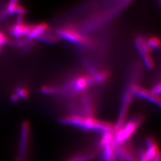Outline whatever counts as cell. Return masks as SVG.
<instances>
[{"instance_id":"obj_11","label":"cell","mask_w":161,"mask_h":161,"mask_svg":"<svg viewBox=\"0 0 161 161\" xmlns=\"http://www.w3.org/2000/svg\"><path fill=\"white\" fill-rule=\"evenodd\" d=\"M48 25L46 23H42L32 25L31 29L27 36L29 38H39L41 35L44 34L48 29Z\"/></svg>"},{"instance_id":"obj_8","label":"cell","mask_w":161,"mask_h":161,"mask_svg":"<svg viewBox=\"0 0 161 161\" xmlns=\"http://www.w3.org/2000/svg\"><path fill=\"white\" fill-rule=\"evenodd\" d=\"M133 95H136L140 97L149 100L150 102L157 104L159 106L161 105V98L159 96L154 94L148 90L137 85H134L130 88Z\"/></svg>"},{"instance_id":"obj_1","label":"cell","mask_w":161,"mask_h":161,"mask_svg":"<svg viewBox=\"0 0 161 161\" xmlns=\"http://www.w3.org/2000/svg\"><path fill=\"white\" fill-rule=\"evenodd\" d=\"M60 122L80 128L85 131H92L101 134L107 132H115V125L106 121L94 118L84 117L79 115H70L60 119Z\"/></svg>"},{"instance_id":"obj_14","label":"cell","mask_w":161,"mask_h":161,"mask_svg":"<svg viewBox=\"0 0 161 161\" xmlns=\"http://www.w3.org/2000/svg\"><path fill=\"white\" fill-rule=\"evenodd\" d=\"M8 10L12 13H18L22 14L25 11L23 7L18 4L17 1H12L8 6Z\"/></svg>"},{"instance_id":"obj_9","label":"cell","mask_w":161,"mask_h":161,"mask_svg":"<svg viewBox=\"0 0 161 161\" xmlns=\"http://www.w3.org/2000/svg\"><path fill=\"white\" fill-rule=\"evenodd\" d=\"M99 152L98 148L94 149L85 150L72 154L65 161H91L94 159Z\"/></svg>"},{"instance_id":"obj_15","label":"cell","mask_w":161,"mask_h":161,"mask_svg":"<svg viewBox=\"0 0 161 161\" xmlns=\"http://www.w3.org/2000/svg\"><path fill=\"white\" fill-rule=\"evenodd\" d=\"M147 43L151 49L154 48L156 50H159L161 48L160 40L156 37L150 38L149 40L147 41Z\"/></svg>"},{"instance_id":"obj_4","label":"cell","mask_w":161,"mask_h":161,"mask_svg":"<svg viewBox=\"0 0 161 161\" xmlns=\"http://www.w3.org/2000/svg\"><path fill=\"white\" fill-rule=\"evenodd\" d=\"M30 152V125L24 122L20 132V137L15 161H29Z\"/></svg>"},{"instance_id":"obj_6","label":"cell","mask_w":161,"mask_h":161,"mask_svg":"<svg viewBox=\"0 0 161 161\" xmlns=\"http://www.w3.org/2000/svg\"><path fill=\"white\" fill-rule=\"evenodd\" d=\"M59 35L69 41L72 43H75L80 45H86L89 42V41L86 38L78 32L75 29L71 28H63L58 31Z\"/></svg>"},{"instance_id":"obj_2","label":"cell","mask_w":161,"mask_h":161,"mask_svg":"<svg viewBox=\"0 0 161 161\" xmlns=\"http://www.w3.org/2000/svg\"><path fill=\"white\" fill-rule=\"evenodd\" d=\"M97 147L99 152H102V161H118L115 150V132L102 134Z\"/></svg>"},{"instance_id":"obj_18","label":"cell","mask_w":161,"mask_h":161,"mask_svg":"<svg viewBox=\"0 0 161 161\" xmlns=\"http://www.w3.org/2000/svg\"><path fill=\"white\" fill-rule=\"evenodd\" d=\"M16 94L19 98H26L28 96V90L24 87H19L16 90Z\"/></svg>"},{"instance_id":"obj_17","label":"cell","mask_w":161,"mask_h":161,"mask_svg":"<svg viewBox=\"0 0 161 161\" xmlns=\"http://www.w3.org/2000/svg\"><path fill=\"white\" fill-rule=\"evenodd\" d=\"M40 38L41 40L44 41V42H54L57 41V38L52 35L45 34H43L42 35H41L38 38Z\"/></svg>"},{"instance_id":"obj_20","label":"cell","mask_w":161,"mask_h":161,"mask_svg":"<svg viewBox=\"0 0 161 161\" xmlns=\"http://www.w3.org/2000/svg\"><path fill=\"white\" fill-rule=\"evenodd\" d=\"M7 41H8V38L6 36V35L0 32V46H2L3 44L7 42Z\"/></svg>"},{"instance_id":"obj_7","label":"cell","mask_w":161,"mask_h":161,"mask_svg":"<svg viewBox=\"0 0 161 161\" xmlns=\"http://www.w3.org/2000/svg\"><path fill=\"white\" fill-rule=\"evenodd\" d=\"M94 81L90 76H79L72 80L68 88L73 92H80L84 91L91 86Z\"/></svg>"},{"instance_id":"obj_3","label":"cell","mask_w":161,"mask_h":161,"mask_svg":"<svg viewBox=\"0 0 161 161\" xmlns=\"http://www.w3.org/2000/svg\"><path fill=\"white\" fill-rule=\"evenodd\" d=\"M143 119L142 116H136L125 122L121 129L115 133V144H122L127 142L136 132Z\"/></svg>"},{"instance_id":"obj_12","label":"cell","mask_w":161,"mask_h":161,"mask_svg":"<svg viewBox=\"0 0 161 161\" xmlns=\"http://www.w3.org/2000/svg\"><path fill=\"white\" fill-rule=\"evenodd\" d=\"M135 44L138 50V52L142 56L143 62H144L145 65L146 66V67L150 69H153L154 67V63H153V61L151 58L149 53H147V52L144 51V50L142 48V47L140 46V45L139 44L138 41L136 40L135 41Z\"/></svg>"},{"instance_id":"obj_13","label":"cell","mask_w":161,"mask_h":161,"mask_svg":"<svg viewBox=\"0 0 161 161\" xmlns=\"http://www.w3.org/2000/svg\"><path fill=\"white\" fill-rule=\"evenodd\" d=\"M31 26L32 25L24 24L21 22H19L13 27V33L17 36H19L23 35H26L27 36L31 31Z\"/></svg>"},{"instance_id":"obj_10","label":"cell","mask_w":161,"mask_h":161,"mask_svg":"<svg viewBox=\"0 0 161 161\" xmlns=\"http://www.w3.org/2000/svg\"><path fill=\"white\" fill-rule=\"evenodd\" d=\"M146 149L144 150L145 155L149 161H152L156 156L160 155L159 149L155 139L148 137L146 141Z\"/></svg>"},{"instance_id":"obj_5","label":"cell","mask_w":161,"mask_h":161,"mask_svg":"<svg viewBox=\"0 0 161 161\" xmlns=\"http://www.w3.org/2000/svg\"><path fill=\"white\" fill-rule=\"evenodd\" d=\"M133 94L129 89L124 96L123 102L119 114L118 118L115 125V133L120 130L126 122L127 114L132 100Z\"/></svg>"},{"instance_id":"obj_19","label":"cell","mask_w":161,"mask_h":161,"mask_svg":"<svg viewBox=\"0 0 161 161\" xmlns=\"http://www.w3.org/2000/svg\"><path fill=\"white\" fill-rule=\"evenodd\" d=\"M161 84L158 83L154 86L152 89V90L151 91L153 92L154 94H155L156 96H159V94H161Z\"/></svg>"},{"instance_id":"obj_21","label":"cell","mask_w":161,"mask_h":161,"mask_svg":"<svg viewBox=\"0 0 161 161\" xmlns=\"http://www.w3.org/2000/svg\"><path fill=\"white\" fill-rule=\"evenodd\" d=\"M152 161H161V155H159L156 156L155 158Z\"/></svg>"},{"instance_id":"obj_16","label":"cell","mask_w":161,"mask_h":161,"mask_svg":"<svg viewBox=\"0 0 161 161\" xmlns=\"http://www.w3.org/2000/svg\"><path fill=\"white\" fill-rule=\"evenodd\" d=\"M41 92L44 94H54L58 92V88L56 86H45L41 88Z\"/></svg>"}]
</instances>
